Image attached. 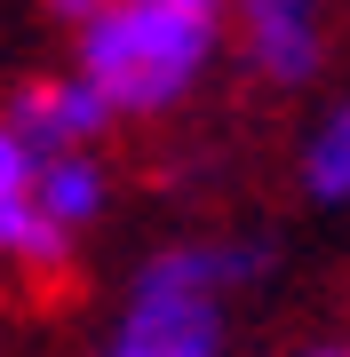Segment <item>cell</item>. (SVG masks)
Masks as SVG:
<instances>
[{
    "instance_id": "1",
    "label": "cell",
    "mask_w": 350,
    "mask_h": 357,
    "mask_svg": "<svg viewBox=\"0 0 350 357\" xmlns=\"http://www.w3.org/2000/svg\"><path fill=\"white\" fill-rule=\"evenodd\" d=\"M279 270L271 230H175L136 255L96 357H231V318Z\"/></svg>"
},
{
    "instance_id": "2",
    "label": "cell",
    "mask_w": 350,
    "mask_h": 357,
    "mask_svg": "<svg viewBox=\"0 0 350 357\" xmlns=\"http://www.w3.org/2000/svg\"><path fill=\"white\" fill-rule=\"evenodd\" d=\"M231 56L223 0H104L72 32V72L96 88L112 128H159Z\"/></svg>"
},
{
    "instance_id": "3",
    "label": "cell",
    "mask_w": 350,
    "mask_h": 357,
    "mask_svg": "<svg viewBox=\"0 0 350 357\" xmlns=\"http://www.w3.org/2000/svg\"><path fill=\"white\" fill-rule=\"evenodd\" d=\"M231 56L255 88L302 96L335 64V0H223Z\"/></svg>"
},
{
    "instance_id": "4",
    "label": "cell",
    "mask_w": 350,
    "mask_h": 357,
    "mask_svg": "<svg viewBox=\"0 0 350 357\" xmlns=\"http://www.w3.org/2000/svg\"><path fill=\"white\" fill-rule=\"evenodd\" d=\"M72 262H80V246L40 206V151L0 128V270L24 286H56Z\"/></svg>"
},
{
    "instance_id": "5",
    "label": "cell",
    "mask_w": 350,
    "mask_h": 357,
    "mask_svg": "<svg viewBox=\"0 0 350 357\" xmlns=\"http://www.w3.org/2000/svg\"><path fill=\"white\" fill-rule=\"evenodd\" d=\"M0 128L24 135L32 151H104L112 112L96 103L88 79L64 64V72H32V79H16V88L0 96Z\"/></svg>"
},
{
    "instance_id": "6",
    "label": "cell",
    "mask_w": 350,
    "mask_h": 357,
    "mask_svg": "<svg viewBox=\"0 0 350 357\" xmlns=\"http://www.w3.org/2000/svg\"><path fill=\"white\" fill-rule=\"evenodd\" d=\"M295 191L319 215H350V88L326 96L311 119H302L295 143Z\"/></svg>"
},
{
    "instance_id": "7",
    "label": "cell",
    "mask_w": 350,
    "mask_h": 357,
    "mask_svg": "<svg viewBox=\"0 0 350 357\" xmlns=\"http://www.w3.org/2000/svg\"><path fill=\"white\" fill-rule=\"evenodd\" d=\"M32 8L48 16L56 32H80V24H88V16H96V8H104V0H32Z\"/></svg>"
},
{
    "instance_id": "8",
    "label": "cell",
    "mask_w": 350,
    "mask_h": 357,
    "mask_svg": "<svg viewBox=\"0 0 350 357\" xmlns=\"http://www.w3.org/2000/svg\"><path fill=\"white\" fill-rule=\"evenodd\" d=\"M286 357H350V333H311V342H295Z\"/></svg>"
}]
</instances>
